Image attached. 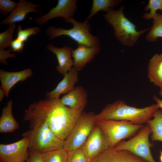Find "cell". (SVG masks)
Wrapping results in <instances>:
<instances>
[{
  "label": "cell",
  "instance_id": "obj_32",
  "mask_svg": "<svg viewBox=\"0 0 162 162\" xmlns=\"http://www.w3.org/2000/svg\"><path fill=\"white\" fill-rule=\"evenodd\" d=\"M24 45V42L16 38L13 40L10 47L14 52H21L23 51Z\"/></svg>",
  "mask_w": 162,
  "mask_h": 162
},
{
  "label": "cell",
  "instance_id": "obj_22",
  "mask_svg": "<svg viewBox=\"0 0 162 162\" xmlns=\"http://www.w3.org/2000/svg\"><path fill=\"white\" fill-rule=\"evenodd\" d=\"M122 1V0H93L91 12L86 19L88 20L100 11L106 13L117 6Z\"/></svg>",
  "mask_w": 162,
  "mask_h": 162
},
{
  "label": "cell",
  "instance_id": "obj_19",
  "mask_svg": "<svg viewBox=\"0 0 162 162\" xmlns=\"http://www.w3.org/2000/svg\"><path fill=\"white\" fill-rule=\"evenodd\" d=\"M148 77L154 85L160 88L162 87V53H156L150 59Z\"/></svg>",
  "mask_w": 162,
  "mask_h": 162
},
{
  "label": "cell",
  "instance_id": "obj_9",
  "mask_svg": "<svg viewBox=\"0 0 162 162\" xmlns=\"http://www.w3.org/2000/svg\"><path fill=\"white\" fill-rule=\"evenodd\" d=\"M28 140L26 137L13 143L0 144V162H24L29 156Z\"/></svg>",
  "mask_w": 162,
  "mask_h": 162
},
{
  "label": "cell",
  "instance_id": "obj_11",
  "mask_svg": "<svg viewBox=\"0 0 162 162\" xmlns=\"http://www.w3.org/2000/svg\"><path fill=\"white\" fill-rule=\"evenodd\" d=\"M76 0H58L56 5L46 14L36 18L34 21L41 26L52 19L60 17L64 19L73 17L77 9Z\"/></svg>",
  "mask_w": 162,
  "mask_h": 162
},
{
  "label": "cell",
  "instance_id": "obj_14",
  "mask_svg": "<svg viewBox=\"0 0 162 162\" xmlns=\"http://www.w3.org/2000/svg\"><path fill=\"white\" fill-rule=\"evenodd\" d=\"M39 4H35L26 0H20L14 11L1 22V24L7 26L23 20L28 14L35 12L42 14L36 8L40 7Z\"/></svg>",
  "mask_w": 162,
  "mask_h": 162
},
{
  "label": "cell",
  "instance_id": "obj_21",
  "mask_svg": "<svg viewBox=\"0 0 162 162\" xmlns=\"http://www.w3.org/2000/svg\"><path fill=\"white\" fill-rule=\"evenodd\" d=\"M147 124L151 129L152 141L162 142V110L158 109L154 114L153 118L150 120Z\"/></svg>",
  "mask_w": 162,
  "mask_h": 162
},
{
  "label": "cell",
  "instance_id": "obj_37",
  "mask_svg": "<svg viewBox=\"0 0 162 162\" xmlns=\"http://www.w3.org/2000/svg\"></svg>",
  "mask_w": 162,
  "mask_h": 162
},
{
  "label": "cell",
  "instance_id": "obj_5",
  "mask_svg": "<svg viewBox=\"0 0 162 162\" xmlns=\"http://www.w3.org/2000/svg\"><path fill=\"white\" fill-rule=\"evenodd\" d=\"M64 20L72 24L73 27L67 29L53 26L48 27L45 32L49 37V40L64 35L68 36L78 45H83L88 47L100 46L98 38L90 33L91 27L88 20L86 19L83 22H78L73 17L64 19Z\"/></svg>",
  "mask_w": 162,
  "mask_h": 162
},
{
  "label": "cell",
  "instance_id": "obj_17",
  "mask_svg": "<svg viewBox=\"0 0 162 162\" xmlns=\"http://www.w3.org/2000/svg\"><path fill=\"white\" fill-rule=\"evenodd\" d=\"M32 74V70L29 68L16 72H8L1 69V88L4 91L5 96L8 97L10 90L15 84L20 81L23 82Z\"/></svg>",
  "mask_w": 162,
  "mask_h": 162
},
{
  "label": "cell",
  "instance_id": "obj_35",
  "mask_svg": "<svg viewBox=\"0 0 162 162\" xmlns=\"http://www.w3.org/2000/svg\"><path fill=\"white\" fill-rule=\"evenodd\" d=\"M159 159L160 162H162V151H160Z\"/></svg>",
  "mask_w": 162,
  "mask_h": 162
},
{
  "label": "cell",
  "instance_id": "obj_23",
  "mask_svg": "<svg viewBox=\"0 0 162 162\" xmlns=\"http://www.w3.org/2000/svg\"><path fill=\"white\" fill-rule=\"evenodd\" d=\"M153 25L146 36V39L150 42H156L162 38V14L157 13L153 17Z\"/></svg>",
  "mask_w": 162,
  "mask_h": 162
},
{
  "label": "cell",
  "instance_id": "obj_1",
  "mask_svg": "<svg viewBox=\"0 0 162 162\" xmlns=\"http://www.w3.org/2000/svg\"><path fill=\"white\" fill-rule=\"evenodd\" d=\"M59 99L46 98L30 104L25 110L24 119L46 124L60 139L67 137L83 111L63 105Z\"/></svg>",
  "mask_w": 162,
  "mask_h": 162
},
{
  "label": "cell",
  "instance_id": "obj_6",
  "mask_svg": "<svg viewBox=\"0 0 162 162\" xmlns=\"http://www.w3.org/2000/svg\"><path fill=\"white\" fill-rule=\"evenodd\" d=\"M93 112H82L69 134L64 141L63 148L68 152L80 148L96 125Z\"/></svg>",
  "mask_w": 162,
  "mask_h": 162
},
{
  "label": "cell",
  "instance_id": "obj_28",
  "mask_svg": "<svg viewBox=\"0 0 162 162\" xmlns=\"http://www.w3.org/2000/svg\"><path fill=\"white\" fill-rule=\"evenodd\" d=\"M68 153L67 162H91L81 148Z\"/></svg>",
  "mask_w": 162,
  "mask_h": 162
},
{
  "label": "cell",
  "instance_id": "obj_8",
  "mask_svg": "<svg viewBox=\"0 0 162 162\" xmlns=\"http://www.w3.org/2000/svg\"><path fill=\"white\" fill-rule=\"evenodd\" d=\"M151 134V128L147 124L144 126L132 138L127 141H121L110 149L115 150H127L148 162H156L150 150L153 146L149 140V137Z\"/></svg>",
  "mask_w": 162,
  "mask_h": 162
},
{
  "label": "cell",
  "instance_id": "obj_10",
  "mask_svg": "<svg viewBox=\"0 0 162 162\" xmlns=\"http://www.w3.org/2000/svg\"><path fill=\"white\" fill-rule=\"evenodd\" d=\"M81 148L91 161L98 155L110 148L105 135L96 124Z\"/></svg>",
  "mask_w": 162,
  "mask_h": 162
},
{
  "label": "cell",
  "instance_id": "obj_36",
  "mask_svg": "<svg viewBox=\"0 0 162 162\" xmlns=\"http://www.w3.org/2000/svg\"><path fill=\"white\" fill-rule=\"evenodd\" d=\"M159 94L160 96L162 98V87L160 88Z\"/></svg>",
  "mask_w": 162,
  "mask_h": 162
},
{
  "label": "cell",
  "instance_id": "obj_15",
  "mask_svg": "<svg viewBox=\"0 0 162 162\" xmlns=\"http://www.w3.org/2000/svg\"><path fill=\"white\" fill-rule=\"evenodd\" d=\"M100 50V46L88 47L83 45H78L72 53L73 67L78 72L81 71L87 63L93 59Z\"/></svg>",
  "mask_w": 162,
  "mask_h": 162
},
{
  "label": "cell",
  "instance_id": "obj_13",
  "mask_svg": "<svg viewBox=\"0 0 162 162\" xmlns=\"http://www.w3.org/2000/svg\"><path fill=\"white\" fill-rule=\"evenodd\" d=\"M88 94L81 86L76 87L59 100L64 105L72 110L83 111L87 104Z\"/></svg>",
  "mask_w": 162,
  "mask_h": 162
},
{
  "label": "cell",
  "instance_id": "obj_33",
  "mask_svg": "<svg viewBox=\"0 0 162 162\" xmlns=\"http://www.w3.org/2000/svg\"><path fill=\"white\" fill-rule=\"evenodd\" d=\"M153 99L156 102V104L158 105L159 109L160 108L162 110V99L158 98L156 95L154 96Z\"/></svg>",
  "mask_w": 162,
  "mask_h": 162
},
{
  "label": "cell",
  "instance_id": "obj_34",
  "mask_svg": "<svg viewBox=\"0 0 162 162\" xmlns=\"http://www.w3.org/2000/svg\"><path fill=\"white\" fill-rule=\"evenodd\" d=\"M5 94L3 90L0 88V101H1L4 98Z\"/></svg>",
  "mask_w": 162,
  "mask_h": 162
},
{
  "label": "cell",
  "instance_id": "obj_24",
  "mask_svg": "<svg viewBox=\"0 0 162 162\" xmlns=\"http://www.w3.org/2000/svg\"><path fill=\"white\" fill-rule=\"evenodd\" d=\"M68 153L63 148L43 154L44 162H67Z\"/></svg>",
  "mask_w": 162,
  "mask_h": 162
},
{
  "label": "cell",
  "instance_id": "obj_2",
  "mask_svg": "<svg viewBox=\"0 0 162 162\" xmlns=\"http://www.w3.org/2000/svg\"><path fill=\"white\" fill-rule=\"evenodd\" d=\"M159 109L156 103L142 108L130 106L122 100H119L107 104L98 114L96 121L110 120L126 121L132 124L143 125L147 123Z\"/></svg>",
  "mask_w": 162,
  "mask_h": 162
},
{
  "label": "cell",
  "instance_id": "obj_26",
  "mask_svg": "<svg viewBox=\"0 0 162 162\" xmlns=\"http://www.w3.org/2000/svg\"><path fill=\"white\" fill-rule=\"evenodd\" d=\"M144 9L146 11L149 10V12L144 14L142 16L143 18L146 20L152 19L158 13L157 10L162 11V0H149Z\"/></svg>",
  "mask_w": 162,
  "mask_h": 162
},
{
  "label": "cell",
  "instance_id": "obj_16",
  "mask_svg": "<svg viewBox=\"0 0 162 162\" xmlns=\"http://www.w3.org/2000/svg\"><path fill=\"white\" fill-rule=\"evenodd\" d=\"M46 49L56 56L58 63L56 67L57 72L64 75L73 67L74 62L71 57L74 49L72 47L65 46L58 48L50 43L47 46Z\"/></svg>",
  "mask_w": 162,
  "mask_h": 162
},
{
  "label": "cell",
  "instance_id": "obj_18",
  "mask_svg": "<svg viewBox=\"0 0 162 162\" xmlns=\"http://www.w3.org/2000/svg\"><path fill=\"white\" fill-rule=\"evenodd\" d=\"M78 71L73 67L64 75L63 79L52 91L46 92L48 98L59 99L61 94L68 93L74 88V86L78 81Z\"/></svg>",
  "mask_w": 162,
  "mask_h": 162
},
{
  "label": "cell",
  "instance_id": "obj_12",
  "mask_svg": "<svg viewBox=\"0 0 162 162\" xmlns=\"http://www.w3.org/2000/svg\"><path fill=\"white\" fill-rule=\"evenodd\" d=\"M91 162H148L127 150H115L109 148L98 155Z\"/></svg>",
  "mask_w": 162,
  "mask_h": 162
},
{
  "label": "cell",
  "instance_id": "obj_7",
  "mask_svg": "<svg viewBox=\"0 0 162 162\" xmlns=\"http://www.w3.org/2000/svg\"><path fill=\"white\" fill-rule=\"evenodd\" d=\"M96 124L105 135L110 148H113L122 140L133 136L144 126L126 121L110 120H98Z\"/></svg>",
  "mask_w": 162,
  "mask_h": 162
},
{
  "label": "cell",
  "instance_id": "obj_27",
  "mask_svg": "<svg viewBox=\"0 0 162 162\" xmlns=\"http://www.w3.org/2000/svg\"><path fill=\"white\" fill-rule=\"evenodd\" d=\"M40 32V28L38 26L22 29L21 26H19L17 29L16 38L25 42L29 37Z\"/></svg>",
  "mask_w": 162,
  "mask_h": 162
},
{
  "label": "cell",
  "instance_id": "obj_3",
  "mask_svg": "<svg viewBox=\"0 0 162 162\" xmlns=\"http://www.w3.org/2000/svg\"><path fill=\"white\" fill-rule=\"evenodd\" d=\"M124 9L123 6L117 10L111 9L104 14V16L112 27L116 38L123 45L131 47L150 28L138 31L135 25L125 16Z\"/></svg>",
  "mask_w": 162,
  "mask_h": 162
},
{
  "label": "cell",
  "instance_id": "obj_29",
  "mask_svg": "<svg viewBox=\"0 0 162 162\" xmlns=\"http://www.w3.org/2000/svg\"><path fill=\"white\" fill-rule=\"evenodd\" d=\"M17 3L11 0H0V10L4 16L9 15L15 9Z\"/></svg>",
  "mask_w": 162,
  "mask_h": 162
},
{
  "label": "cell",
  "instance_id": "obj_4",
  "mask_svg": "<svg viewBox=\"0 0 162 162\" xmlns=\"http://www.w3.org/2000/svg\"><path fill=\"white\" fill-rule=\"evenodd\" d=\"M28 122L30 129L22 134L28 139V151L43 154L63 148L64 141L58 137L46 124L36 121Z\"/></svg>",
  "mask_w": 162,
  "mask_h": 162
},
{
  "label": "cell",
  "instance_id": "obj_25",
  "mask_svg": "<svg viewBox=\"0 0 162 162\" xmlns=\"http://www.w3.org/2000/svg\"><path fill=\"white\" fill-rule=\"evenodd\" d=\"M16 27V23L11 24L5 31L0 33V49L10 47Z\"/></svg>",
  "mask_w": 162,
  "mask_h": 162
},
{
  "label": "cell",
  "instance_id": "obj_30",
  "mask_svg": "<svg viewBox=\"0 0 162 162\" xmlns=\"http://www.w3.org/2000/svg\"><path fill=\"white\" fill-rule=\"evenodd\" d=\"M12 49L10 47L8 50L0 49V62L1 63L8 65V62L7 59L8 58H15L16 54L11 53Z\"/></svg>",
  "mask_w": 162,
  "mask_h": 162
},
{
  "label": "cell",
  "instance_id": "obj_20",
  "mask_svg": "<svg viewBox=\"0 0 162 162\" xmlns=\"http://www.w3.org/2000/svg\"><path fill=\"white\" fill-rule=\"evenodd\" d=\"M13 101L9 100L2 110L0 117V132H11L18 129V123L14 118L12 113Z\"/></svg>",
  "mask_w": 162,
  "mask_h": 162
},
{
  "label": "cell",
  "instance_id": "obj_31",
  "mask_svg": "<svg viewBox=\"0 0 162 162\" xmlns=\"http://www.w3.org/2000/svg\"><path fill=\"white\" fill-rule=\"evenodd\" d=\"M28 152L29 156L26 162H44L42 154L34 151Z\"/></svg>",
  "mask_w": 162,
  "mask_h": 162
}]
</instances>
